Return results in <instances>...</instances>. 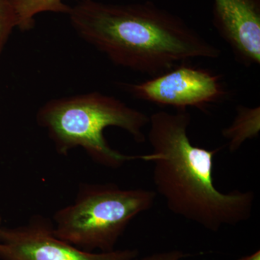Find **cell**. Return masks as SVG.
Segmentation results:
<instances>
[{"label": "cell", "mask_w": 260, "mask_h": 260, "mask_svg": "<svg viewBox=\"0 0 260 260\" xmlns=\"http://www.w3.org/2000/svg\"><path fill=\"white\" fill-rule=\"evenodd\" d=\"M68 15L77 34L114 64L151 77L190 59L221 54L182 18L152 2L86 0L71 7Z\"/></svg>", "instance_id": "cell-1"}, {"label": "cell", "mask_w": 260, "mask_h": 260, "mask_svg": "<svg viewBox=\"0 0 260 260\" xmlns=\"http://www.w3.org/2000/svg\"><path fill=\"white\" fill-rule=\"evenodd\" d=\"M191 115L186 110L160 111L150 116L146 135L151 152L138 160L153 164L155 193L172 213L211 232L247 221L254 193L215 187L213 164L219 149L195 146L188 135Z\"/></svg>", "instance_id": "cell-2"}, {"label": "cell", "mask_w": 260, "mask_h": 260, "mask_svg": "<svg viewBox=\"0 0 260 260\" xmlns=\"http://www.w3.org/2000/svg\"><path fill=\"white\" fill-rule=\"evenodd\" d=\"M37 121L58 153L68 155L73 149L81 148L95 164L114 169L138 157L113 149L104 137V130L121 128L137 143H145L150 116L115 97L92 92L51 99L39 109Z\"/></svg>", "instance_id": "cell-3"}, {"label": "cell", "mask_w": 260, "mask_h": 260, "mask_svg": "<svg viewBox=\"0 0 260 260\" xmlns=\"http://www.w3.org/2000/svg\"><path fill=\"white\" fill-rule=\"evenodd\" d=\"M156 197L150 189L83 183L73 203L54 213V234L82 250L112 251L133 219L153 208Z\"/></svg>", "instance_id": "cell-4"}, {"label": "cell", "mask_w": 260, "mask_h": 260, "mask_svg": "<svg viewBox=\"0 0 260 260\" xmlns=\"http://www.w3.org/2000/svg\"><path fill=\"white\" fill-rule=\"evenodd\" d=\"M128 93L140 100L161 107L205 109L226 98L220 76L209 70L181 63L140 83L123 84Z\"/></svg>", "instance_id": "cell-5"}, {"label": "cell", "mask_w": 260, "mask_h": 260, "mask_svg": "<svg viewBox=\"0 0 260 260\" xmlns=\"http://www.w3.org/2000/svg\"><path fill=\"white\" fill-rule=\"evenodd\" d=\"M136 249L87 251L56 237L50 219L34 215L24 225L2 228L0 260H134Z\"/></svg>", "instance_id": "cell-6"}, {"label": "cell", "mask_w": 260, "mask_h": 260, "mask_svg": "<svg viewBox=\"0 0 260 260\" xmlns=\"http://www.w3.org/2000/svg\"><path fill=\"white\" fill-rule=\"evenodd\" d=\"M213 24L239 64H260V0H214Z\"/></svg>", "instance_id": "cell-7"}, {"label": "cell", "mask_w": 260, "mask_h": 260, "mask_svg": "<svg viewBox=\"0 0 260 260\" xmlns=\"http://www.w3.org/2000/svg\"><path fill=\"white\" fill-rule=\"evenodd\" d=\"M260 131V108L239 105L237 115L222 135L228 141L229 151L235 153L249 140L256 138Z\"/></svg>", "instance_id": "cell-8"}, {"label": "cell", "mask_w": 260, "mask_h": 260, "mask_svg": "<svg viewBox=\"0 0 260 260\" xmlns=\"http://www.w3.org/2000/svg\"><path fill=\"white\" fill-rule=\"evenodd\" d=\"M64 0H10L17 21V28L27 31L34 28L36 15L39 13H70V7L63 3ZM86 0H79V2Z\"/></svg>", "instance_id": "cell-9"}, {"label": "cell", "mask_w": 260, "mask_h": 260, "mask_svg": "<svg viewBox=\"0 0 260 260\" xmlns=\"http://www.w3.org/2000/svg\"><path fill=\"white\" fill-rule=\"evenodd\" d=\"M15 28L16 18L10 0H0V54Z\"/></svg>", "instance_id": "cell-10"}, {"label": "cell", "mask_w": 260, "mask_h": 260, "mask_svg": "<svg viewBox=\"0 0 260 260\" xmlns=\"http://www.w3.org/2000/svg\"><path fill=\"white\" fill-rule=\"evenodd\" d=\"M190 256L184 251L173 249V250L160 251L140 257L138 256L134 260H182Z\"/></svg>", "instance_id": "cell-11"}, {"label": "cell", "mask_w": 260, "mask_h": 260, "mask_svg": "<svg viewBox=\"0 0 260 260\" xmlns=\"http://www.w3.org/2000/svg\"><path fill=\"white\" fill-rule=\"evenodd\" d=\"M237 260H260V251H254L252 254L242 256V257Z\"/></svg>", "instance_id": "cell-12"}, {"label": "cell", "mask_w": 260, "mask_h": 260, "mask_svg": "<svg viewBox=\"0 0 260 260\" xmlns=\"http://www.w3.org/2000/svg\"><path fill=\"white\" fill-rule=\"evenodd\" d=\"M2 228H3V226H2V218L1 216H0V230H1Z\"/></svg>", "instance_id": "cell-13"}]
</instances>
